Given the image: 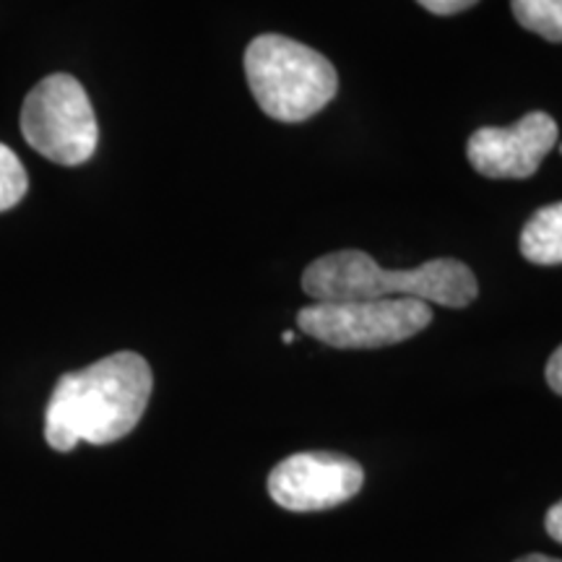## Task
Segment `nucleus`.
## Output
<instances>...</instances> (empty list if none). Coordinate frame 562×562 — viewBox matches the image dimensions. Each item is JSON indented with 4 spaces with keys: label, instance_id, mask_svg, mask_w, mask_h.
<instances>
[{
    "label": "nucleus",
    "instance_id": "nucleus-1",
    "mask_svg": "<svg viewBox=\"0 0 562 562\" xmlns=\"http://www.w3.org/2000/svg\"><path fill=\"white\" fill-rule=\"evenodd\" d=\"M154 375L136 351H117L55 383L45 412V440L60 453L79 442L108 446L136 430L149 406Z\"/></svg>",
    "mask_w": 562,
    "mask_h": 562
},
{
    "label": "nucleus",
    "instance_id": "nucleus-2",
    "mask_svg": "<svg viewBox=\"0 0 562 562\" xmlns=\"http://www.w3.org/2000/svg\"><path fill=\"white\" fill-rule=\"evenodd\" d=\"M302 290L315 302L412 297L442 307H467L480 294L474 271L456 258H435L412 271H385L362 250L328 252L302 273Z\"/></svg>",
    "mask_w": 562,
    "mask_h": 562
},
{
    "label": "nucleus",
    "instance_id": "nucleus-3",
    "mask_svg": "<svg viewBox=\"0 0 562 562\" xmlns=\"http://www.w3.org/2000/svg\"><path fill=\"white\" fill-rule=\"evenodd\" d=\"M245 79L258 108L279 123L318 115L339 91V74L326 55L281 34H261L250 42Z\"/></svg>",
    "mask_w": 562,
    "mask_h": 562
},
{
    "label": "nucleus",
    "instance_id": "nucleus-4",
    "mask_svg": "<svg viewBox=\"0 0 562 562\" xmlns=\"http://www.w3.org/2000/svg\"><path fill=\"white\" fill-rule=\"evenodd\" d=\"M430 321V305L412 297L315 302L297 313L302 334L336 349L391 347L425 331Z\"/></svg>",
    "mask_w": 562,
    "mask_h": 562
},
{
    "label": "nucleus",
    "instance_id": "nucleus-5",
    "mask_svg": "<svg viewBox=\"0 0 562 562\" xmlns=\"http://www.w3.org/2000/svg\"><path fill=\"white\" fill-rule=\"evenodd\" d=\"M21 133L34 151L63 167L89 161L100 140L87 89L68 74L47 76L26 94Z\"/></svg>",
    "mask_w": 562,
    "mask_h": 562
},
{
    "label": "nucleus",
    "instance_id": "nucleus-6",
    "mask_svg": "<svg viewBox=\"0 0 562 562\" xmlns=\"http://www.w3.org/2000/svg\"><path fill=\"white\" fill-rule=\"evenodd\" d=\"M364 484V472L355 459L328 451L294 453L269 474L271 501L284 510H328L351 501Z\"/></svg>",
    "mask_w": 562,
    "mask_h": 562
},
{
    "label": "nucleus",
    "instance_id": "nucleus-7",
    "mask_svg": "<svg viewBox=\"0 0 562 562\" xmlns=\"http://www.w3.org/2000/svg\"><path fill=\"white\" fill-rule=\"evenodd\" d=\"M558 123L547 112H529L510 128H480L469 136L467 157L492 180H526L558 144Z\"/></svg>",
    "mask_w": 562,
    "mask_h": 562
},
{
    "label": "nucleus",
    "instance_id": "nucleus-8",
    "mask_svg": "<svg viewBox=\"0 0 562 562\" xmlns=\"http://www.w3.org/2000/svg\"><path fill=\"white\" fill-rule=\"evenodd\" d=\"M521 256L537 266L562 263V201L533 211L521 232Z\"/></svg>",
    "mask_w": 562,
    "mask_h": 562
},
{
    "label": "nucleus",
    "instance_id": "nucleus-9",
    "mask_svg": "<svg viewBox=\"0 0 562 562\" xmlns=\"http://www.w3.org/2000/svg\"><path fill=\"white\" fill-rule=\"evenodd\" d=\"M510 9L524 30L562 42V0H510Z\"/></svg>",
    "mask_w": 562,
    "mask_h": 562
},
{
    "label": "nucleus",
    "instance_id": "nucleus-10",
    "mask_svg": "<svg viewBox=\"0 0 562 562\" xmlns=\"http://www.w3.org/2000/svg\"><path fill=\"white\" fill-rule=\"evenodd\" d=\"M26 188H30V180H26L24 165L9 146L0 144V214L16 206L26 195Z\"/></svg>",
    "mask_w": 562,
    "mask_h": 562
},
{
    "label": "nucleus",
    "instance_id": "nucleus-11",
    "mask_svg": "<svg viewBox=\"0 0 562 562\" xmlns=\"http://www.w3.org/2000/svg\"><path fill=\"white\" fill-rule=\"evenodd\" d=\"M417 3L422 9L435 13V16H453V13L472 9V5L480 3V0H417Z\"/></svg>",
    "mask_w": 562,
    "mask_h": 562
},
{
    "label": "nucleus",
    "instance_id": "nucleus-12",
    "mask_svg": "<svg viewBox=\"0 0 562 562\" xmlns=\"http://www.w3.org/2000/svg\"><path fill=\"white\" fill-rule=\"evenodd\" d=\"M544 378H547V383H550V389L558 393V396H562V344L552 351L550 362H547Z\"/></svg>",
    "mask_w": 562,
    "mask_h": 562
},
{
    "label": "nucleus",
    "instance_id": "nucleus-13",
    "mask_svg": "<svg viewBox=\"0 0 562 562\" xmlns=\"http://www.w3.org/2000/svg\"><path fill=\"white\" fill-rule=\"evenodd\" d=\"M544 526H547V533H550L554 542L562 544V501L554 503L552 508L547 510Z\"/></svg>",
    "mask_w": 562,
    "mask_h": 562
},
{
    "label": "nucleus",
    "instance_id": "nucleus-14",
    "mask_svg": "<svg viewBox=\"0 0 562 562\" xmlns=\"http://www.w3.org/2000/svg\"><path fill=\"white\" fill-rule=\"evenodd\" d=\"M516 562H562L558 558H547V554H526V558L516 560Z\"/></svg>",
    "mask_w": 562,
    "mask_h": 562
},
{
    "label": "nucleus",
    "instance_id": "nucleus-15",
    "mask_svg": "<svg viewBox=\"0 0 562 562\" xmlns=\"http://www.w3.org/2000/svg\"><path fill=\"white\" fill-rule=\"evenodd\" d=\"M281 341L292 344V341H294V331H284V334H281Z\"/></svg>",
    "mask_w": 562,
    "mask_h": 562
},
{
    "label": "nucleus",
    "instance_id": "nucleus-16",
    "mask_svg": "<svg viewBox=\"0 0 562 562\" xmlns=\"http://www.w3.org/2000/svg\"><path fill=\"white\" fill-rule=\"evenodd\" d=\"M560 154H562V144H560Z\"/></svg>",
    "mask_w": 562,
    "mask_h": 562
}]
</instances>
